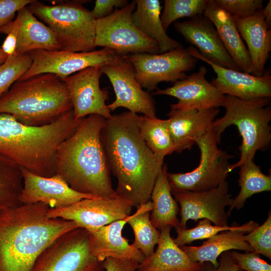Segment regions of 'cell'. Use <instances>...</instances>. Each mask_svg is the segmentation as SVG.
<instances>
[{"instance_id": "cell-1", "label": "cell", "mask_w": 271, "mask_h": 271, "mask_svg": "<svg viewBox=\"0 0 271 271\" xmlns=\"http://www.w3.org/2000/svg\"><path fill=\"white\" fill-rule=\"evenodd\" d=\"M139 116L129 111L112 115L101 131L110 171L117 180L115 192L137 207L151 200L164 165L146 145Z\"/></svg>"}, {"instance_id": "cell-2", "label": "cell", "mask_w": 271, "mask_h": 271, "mask_svg": "<svg viewBox=\"0 0 271 271\" xmlns=\"http://www.w3.org/2000/svg\"><path fill=\"white\" fill-rule=\"evenodd\" d=\"M50 208L37 203L0 212V271H31L46 248L79 227L72 221L48 217Z\"/></svg>"}, {"instance_id": "cell-3", "label": "cell", "mask_w": 271, "mask_h": 271, "mask_svg": "<svg viewBox=\"0 0 271 271\" xmlns=\"http://www.w3.org/2000/svg\"><path fill=\"white\" fill-rule=\"evenodd\" d=\"M106 119L96 114L83 118L56 155V174L76 191L95 197L115 193L101 139Z\"/></svg>"}, {"instance_id": "cell-4", "label": "cell", "mask_w": 271, "mask_h": 271, "mask_svg": "<svg viewBox=\"0 0 271 271\" xmlns=\"http://www.w3.org/2000/svg\"><path fill=\"white\" fill-rule=\"evenodd\" d=\"M72 109L65 82L51 73L18 80L0 97V114L29 126L50 124Z\"/></svg>"}, {"instance_id": "cell-5", "label": "cell", "mask_w": 271, "mask_h": 271, "mask_svg": "<svg viewBox=\"0 0 271 271\" xmlns=\"http://www.w3.org/2000/svg\"><path fill=\"white\" fill-rule=\"evenodd\" d=\"M270 98H259L243 100L225 95L223 107L225 113L215 119L211 128L219 141L225 129L231 125L236 126L242 141L238 149L239 160L231 165L229 173L249 160H253L257 151H262L271 143V109Z\"/></svg>"}, {"instance_id": "cell-6", "label": "cell", "mask_w": 271, "mask_h": 271, "mask_svg": "<svg viewBox=\"0 0 271 271\" xmlns=\"http://www.w3.org/2000/svg\"><path fill=\"white\" fill-rule=\"evenodd\" d=\"M27 7L51 29L61 50L74 52L94 50L95 20L81 2L47 5L34 0Z\"/></svg>"}, {"instance_id": "cell-7", "label": "cell", "mask_w": 271, "mask_h": 271, "mask_svg": "<svg viewBox=\"0 0 271 271\" xmlns=\"http://www.w3.org/2000/svg\"><path fill=\"white\" fill-rule=\"evenodd\" d=\"M220 141L212 128L195 142L200 150L198 166L186 173H167L172 193L201 192L214 188L226 181L233 156L218 147Z\"/></svg>"}, {"instance_id": "cell-8", "label": "cell", "mask_w": 271, "mask_h": 271, "mask_svg": "<svg viewBox=\"0 0 271 271\" xmlns=\"http://www.w3.org/2000/svg\"><path fill=\"white\" fill-rule=\"evenodd\" d=\"M92 253L89 232L78 227L63 234L40 254L31 271H103Z\"/></svg>"}, {"instance_id": "cell-9", "label": "cell", "mask_w": 271, "mask_h": 271, "mask_svg": "<svg viewBox=\"0 0 271 271\" xmlns=\"http://www.w3.org/2000/svg\"><path fill=\"white\" fill-rule=\"evenodd\" d=\"M136 6L134 0L95 20V47L108 48L122 55L160 53L157 43L145 36L133 23L132 14Z\"/></svg>"}, {"instance_id": "cell-10", "label": "cell", "mask_w": 271, "mask_h": 271, "mask_svg": "<svg viewBox=\"0 0 271 271\" xmlns=\"http://www.w3.org/2000/svg\"><path fill=\"white\" fill-rule=\"evenodd\" d=\"M134 67L137 80L148 91L162 82L174 83L186 76L198 60L183 46L163 53H137L127 56Z\"/></svg>"}, {"instance_id": "cell-11", "label": "cell", "mask_w": 271, "mask_h": 271, "mask_svg": "<svg viewBox=\"0 0 271 271\" xmlns=\"http://www.w3.org/2000/svg\"><path fill=\"white\" fill-rule=\"evenodd\" d=\"M101 70L109 79L115 95V100L107 105L110 111L123 107L148 117H157L154 101L137 80L134 67L127 55L117 54L112 61L101 66Z\"/></svg>"}, {"instance_id": "cell-12", "label": "cell", "mask_w": 271, "mask_h": 271, "mask_svg": "<svg viewBox=\"0 0 271 271\" xmlns=\"http://www.w3.org/2000/svg\"><path fill=\"white\" fill-rule=\"evenodd\" d=\"M133 205L115 194L86 198L61 208H50L47 216L74 222L79 227L94 231L130 215Z\"/></svg>"}, {"instance_id": "cell-13", "label": "cell", "mask_w": 271, "mask_h": 271, "mask_svg": "<svg viewBox=\"0 0 271 271\" xmlns=\"http://www.w3.org/2000/svg\"><path fill=\"white\" fill-rule=\"evenodd\" d=\"M29 53L32 59L31 64L19 80L44 73L53 74L64 80L85 68L101 67L112 61L117 54L105 48L85 52L37 50Z\"/></svg>"}, {"instance_id": "cell-14", "label": "cell", "mask_w": 271, "mask_h": 271, "mask_svg": "<svg viewBox=\"0 0 271 271\" xmlns=\"http://www.w3.org/2000/svg\"><path fill=\"white\" fill-rule=\"evenodd\" d=\"M229 190L226 180L216 187L204 191L172 193L180 206L178 227L187 228L188 220L201 219H207L215 225L228 226L229 215L225 208L231 205L233 199Z\"/></svg>"}, {"instance_id": "cell-15", "label": "cell", "mask_w": 271, "mask_h": 271, "mask_svg": "<svg viewBox=\"0 0 271 271\" xmlns=\"http://www.w3.org/2000/svg\"><path fill=\"white\" fill-rule=\"evenodd\" d=\"M101 67L93 66L82 70L63 80L65 82L76 119L91 114L100 115L107 119L111 116L106 104L108 91L101 89L100 79Z\"/></svg>"}, {"instance_id": "cell-16", "label": "cell", "mask_w": 271, "mask_h": 271, "mask_svg": "<svg viewBox=\"0 0 271 271\" xmlns=\"http://www.w3.org/2000/svg\"><path fill=\"white\" fill-rule=\"evenodd\" d=\"M193 57L209 65L216 77L211 83L222 94L249 100L259 98L271 97V75L269 68L260 76L237 71L218 65L206 59L196 48H187Z\"/></svg>"}, {"instance_id": "cell-17", "label": "cell", "mask_w": 271, "mask_h": 271, "mask_svg": "<svg viewBox=\"0 0 271 271\" xmlns=\"http://www.w3.org/2000/svg\"><path fill=\"white\" fill-rule=\"evenodd\" d=\"M22 170L24 182L21 204L42 203L50 208H61L83 199L97 197L76 191L58 174L43 177L23 168Z\"/></svg>"}, {"instance_id": "cell-18", "label": "cell", "mask_w": 271, "mask_h": 271, "mask_svg": "<svg viewBox=\"0 0 271 271\" xmlns=\"http://www.w3.org/2000/svg\"><path fill=\"white\" fill-rule=\"evenodd\" d=\"M207 69L201 66L197 72L193 73L164 89H157L155 95H164L178 99L173 106L186 109H208L223 106L225 95L211 82L207 81Z\"/></svg>"}, {"instance_id": "cell-19", "label": "cell", "mask_w": 271, "mask_h": 271, "mask_svg": "<svg viewBox=\"0 0 271 271\" xmlns=\"http://www.w3.org/2000/svg\"><path fill=\"white\" fill-rule=\"evenodd\" d=\"M174 27L209 61L227 68L241 71L226 50L212 22L203 15L182 22H175Z\"/></svg>"}, {"instance_id": "cell-20", "label": "cell", "mask_w": 271, "mask_h": 271, "mask_svg": "<svg viewBox=\"0 0 271 271\" xmlns=\"http://www.w3.org/2000/svg\"><path fill=\"white\" fill-rule=\"evenodd\" d=\"M219 109H186L171 106L168 126L175 152L190 150L196 141L209 131Z\"/></svg>"}, {"instance_id": "cell-21", "label": "cell", "mask_w": 271, "mask_h": 271, "mask_svg": "<svg viewBox=\"0 0 271 271\" xmlns=\"http://www.w3.org/2000/svg\"><path fill=\"white\" fill-rule=\"evenodd\" d=\"M253 220L239 225L234 229L223 231L208 238L200 246H180L189 258L194 262L204 264L210 262L215 267L218 265L217 258L230 250L252 252V249L245 241L244 235L258 226Z\"/></svg>"}, {"instance_id": "cell-22", "label": "cell", "mask_w": 271, "mask_h": 271, "mask_svg": "<svg viewBox=\"0 0 271 271\" xmlns=\"http://www.w3.org/2000/svg\"><path fill=\"white\" fill-rule=\"evenodd\" d=\"M129 216L88 231L91 250L99 260L112 257L141 263L146 259L144 254L132 247L129 240L122 235V229Z\"/></svg>"}, {"instance_id": "cell-23", "label": "cell", "mask_w": 271, "mask_h": 271, "mask_svg": "<svg viewBox=\"0 0 271 271\" xmlns=\"http://www.w3.org/2000/svg\"><path fill=\"white\" fill-rule=\"evenodd\" d=\"M261 10L247 18H233L241 39L247 45L251 74L257 76L264 73L271 50L270 28L266 23Z\"/></svg>"}, {"instance_id": "cell-24", "label": "cell", "mask_w": 271, "mask_h": 271, "mask_svg": "<svg viewBox=\"0 0 271 271\" xmlns=\"http://www.w3.org/2000/svg\"><path fill=\"white\" fill-rule=\"evenodd\" d=\"M203 15L212 22L226 50L240 70L251 74L252 67L247 50L234 18L219 8L213 0H207Z\"/></svg>"}, {"instance_id": "cell-25", "label": "cell", "mask_w": 271, "mask_h": 271, "mask_svg": "<svg viewBox=\"0 0 271 271\" xmlns=\"http://www.w3.org/2000/svg\"><path fill=\"white\" fill-rule=\"evenodd\" d=\"M172 227L160 231L154 253L140 263L136 271H204V264L192 261L171 237Z\"/></svg>"}, {"instance_id": "cell-26", "label": "cell", "mask_w": 271, "mask_h": 271, "mask_svg": "<svg viewBox=\"0 0 271 271\" xmlns=\"http://www.w3.org/2000/svg\"><path fill=\"white\" fill-rule=\"evenodd\" d=\"M17 16L19 29L16 54H24L37 50H61L53 32L38 21L27 7L20 10Z\"/></svg>"}, {"instance_id": "cell-27", "label": "cell", "mask_w": 271, "mask_h": 271, "mask_svg": "<svg viewBox=\"0 0 271 271\" xmlns=\"http://www.w3.org/2000/svg\"><path fill=\"white\" fill-rule=\"evenodd\" d=\"M136 6L132 14L136 26L147 37L155 41L159 53L170 51L182 45L166 33L161 19V2L159 0H135Z\"/></svg>"}, {"instance_id": "cell-28", "label": "cell", "mask_w": 271, "mask_h": 271, "mask_svg": "<svg viewBox=\"0 0 271 271\" xmlns=\"http://www.w3.org/2000/svg\"><path fill=\"white\" fill-rule=\"evenodd\" d=\"M167 173V167L164 164L151 195L153 209L150 219L153 226L159 231L167 227L176 228L180 224L177 216L180 208L172 196Z\"/></svg>"}, {"instance_id": "cell-29", "label": "cell", "mask_w": 271, "mask_h": 271, "mask_svg": "<svg viewBox=\"0 0 271 271\" xmlns=\"http://www.w3.org/2000/svg\"><path fill=\"white\" fill-rule=\"evenodd\" d=\"M238 185L240 191L232 199L227 212L229 216L234 209L239 210L244 206L247 199L254 194L271 191V175L262 173L260 167L253 160H249L239 167Z\"/></svg>"}, {"instance_id": "cell-30", "label": "cell", "mask_w": 271, "mask_h": 271, "mask_svg": "<svg viewBox=\"0 0 271 271\" xmlns=\"http://www.w3.org/2000/svg\"><path fill=\"white\" fill-rule=\"evenodd\" d=\"M153 209V203L150 200L137 207L136 212L130 215L127 221L132 228L134 239L131 244L140 250L146 258L154 252L155 246L158 244L160 231L152 224L150 219V212Z\"/></svg>"}, {"instance_id": "cell-31", "label": "cell", "mask_w": 271, "mask_h": 271, "mask_svg": "<svg viewBox=\"0 0 271 271\" xmlns=\"http://www.w3.org/2000/svg\"><path fill=\"white\" fill-rule=\"evenodd\" d=\"M141 134L149 148L159 161L175 152V146L168 126V120L144 115L139 116Z\"/></svg>"}, {"instance_id": "cell-32", "label": "cell", "mask_w": 271, "mask_h": 271, "mask_svg": "<svg viewBox=\"0 0 271 271\" xmlns=\"http://www.w3.org/2000/svg\"><path fill=\"white\" fill-rule=\"evenodd\" d=\"M23 182L22 167L0 153V212L22 205Z\"/></svg>"}, {"instance_id": "cell-33", "label": "cell", "mask_w": 271, "mask_h": 271, "mask_svg": "<svg viewBox=\"0 0 271 271\" xmlns=\"http://www.w3.org/2000/svg\"><path fill=\"white\" fill-rule=\"evenodd\" d=\"M207 0H165L161 19L164 29L176 20L203 15Z\"/></svg>"}, {"instance_id": "cell-34", "label": "cell", "mask_w": 271, "mask_h": 271, "mask_svg": "<svg viewBox=\"0 0 271 271\" xmlns=\"http://www.w3.org/2000/svg\"><path fill=\"white\" fill-rule=\"evenodd\" d=\"M32 61L30 53H15L0 65V97L22 77L29 68Z\"/></svg>"}, {"instance_id": "cell-35", "label": "cell", "mask_w": 271, "mask_h": 271, "mask_svg": "<svg viewBox=\"0 0 271 271\" xmlns=\"http://www.w3.org/2000/svg\"><path fill=\"white\" fill-rule=\"evenodd\" d=\"M239 226L236 223L225 226L212 225L209 220L201 219L193 228H176L177 236L173 240L179 246L186 245L195 240L208 239L220 232L236 229Z\"/></svg>"}, {"instance_id": "cell-36", "label": "cell", "mask_w": 271, "mask_h": 271, "mask_svg": "<svg viewBox=\"0 0 271 271\" xmlns=\"http://www.w3.org/2000/svg\"><path fill=\"white\" fill-rule=\"evenodd\" d=\"M245 241L253 251L271 258V213L269 211L266 220L261 225L245 234Z\"/></svg>"}, {"instance_id": "cell-37", "label": "cell", "mask_w": 271, "mask_h": 271, "mask_svg": "<svg viewBox=\"0 0 271 271\" xmlns=\"http://www.w3.org/2000/svg\"><path fill=\"white\" fill-rule=\"evenodd\" d=\"M215 4L234 18L252 16L262 9V0H213Z\"/></svg>"}, {"instance_id": "cell-38", "label": "cell", "mask_w": 271, "mask_h": 271, "mask_svg": "<svg viewBox=\"0 0 271 271\" xmlns=\"http://www.w3.org/2000/svg\"><path fill=\"white\" fill-rule=\"evenodd\" d=\"M230 253L239 271H271V265L253 251L240 253L234 250Z\"/></svg>"}, {"instance_id": "cell-39", "label": "cell", "mask_w": 271, "mask_h": 271, "mask_svg": "<svg viewBox=\"0 0 271 271\" xmlns=\"http://www.w3.org/2000/svg\"><path fill=\"white\" fill-rule=\"evenodd\" d=\"M19 29V20L17 16L14 21L0 28V33L7 35L1 48L8 57L16 52Z\"/></svg>"}, {"instance_id": "cell-40", "label": "cell", "mask_w": 271, "mask_h": 271, "mask_svg": "<svg viewBox=\"0 0 271 271\" xmlns=\"http://www.w3.org/2000/svg\"><path fill=\"white\" fill-rule=\"evenodd\" d=\"M34 0H0V28L13 21L15 14Z\"/></svg>"}, {"instance_id": "cell-41", "label": "cell", "mask_w": 271, "mask_h": 271, "mask_svg": "<svg viewBox=\"0 0 271 271\" xmlns=\"http://www.w3.org/2000/svg\"><path fill=\"white\" fill-rule=\"evenodd\" d=\"M128 4L126 0H96L90 13L92 18L96 20L109 15L113 12L114 8L121 9Z\"/></svg>"}, {"instance_id": "cell-42", "label": "cell", "mask_w": 271, "mask_h": 271, "mask_svg": "<svg viewBox=\"0 0 271 271\" xmlns=\"http://www.w3.org/2000/svg\"><path fill=\"white\" fill-rule=\"evenodd\" d=\"M139 264L135 261L108 257L104 261V269L106 271H136Z\"/></svg>"}, {"instance_id": "cell-43", "label": "cell", "mask_w": 271, "mask_h": 271, "mask_svg": "<svg viewBox=\"0 0 271 271\" xmlns=\"http://www.w3.org/2000/svg\"><path fill=\"white\" fill-rule=\"evenodd\" d=\"M204 269L206 271H239L229 251H225L220 255L218 265L216 267L212 264L207 265L205 267L204 263Z\"/></svg>"}, {"instance_id": "cell-44", "label": "cell", "mask_w": 271, "mask_h": 271, "mask_svg": "<svg viewBox=\"0 0 271 271\" xmlns=\"http://www.w3.org/2000/svg\"><path fill=\"white\" fill-rule=\"evenodd\" d=\"M264 20L270 28L271 26V1L269 0L263 9L261 10Z\"/></svg>"}, {"instance_id": "cell-45", "label": "cell", "mask_w": 271, "mask_h": 271, "mask_svg": "<svg viewBox=\"0 0 271 271\" xmlns=\"http://www.w3.org/2000/svg\"><path fill=\"white\" fill-rule=\"evenodd\" d=\"M8 56L4 53L0 48V65L4 63L7 60Z\"/></svg>"}]
</instances>
